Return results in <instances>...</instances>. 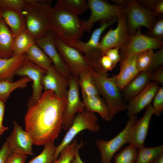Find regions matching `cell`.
<instances>
[{"mask_svg":"<svg viewBox=\"0 0 163 163\" xmlns=\"http://www.w3.org/2000/svg\"><path fill=\"white\" fill-rule=\"evenodd\" d=\"M154 114L159 117L163 110V86L159 87L153 100Z\"/></svg>","mask_w":163,"mask_h":163,"instance_id":"38","label":"cell"},{"mask_svg":"<svg viewBox=\"0 0 163 163\" xmlns=\"http://www.w3.org/2000/svg\"><path fill=\"white\" fill-rule=\"evenodd\" d=\"M119 50L117 48H111L106 50L104 54L108 56L114 63L116 65L122 59L119 52Z\"/></svg>","mask_w":163,"mask_h":163,"instance_id":"41","label":"cell"},{"mask_svg":"<svg viewBox=\"0 0 163 163\" xmlns=\"http://www.w3.org/2000/svg\"><path fill=\"white\" fill-rule=\"evenodd\" d=\"M129 0H112V2L114 5L121 6H126Z\"/></svg>","mask_w":163,"mask_h":163,"instance_id":"49","label":"cell"},{"mask_svg":"<svg viewBox=\"0 0 163 163\" xmlns=\"http://www.w3.org/2000/svg\"><path fill=\"white\" fill-rule=\"evenodd\" d=\"M153 50H147L136 55V63L139 72L147 71L149 68L153 58Z\"/></svg>","mask_w":163,"mask_h":163,"instance_id":"34","label":"cell"},{"mask_svg":"<svg viewBox=\"0 0 163 163\" xmlns=\"http://www.w3.org/2000/svg\"><path fill=\"white\" fill-rule=\"evenodd\" d=\"M120 70L115 76L117 85L120 90H123L139 72L136 63V55L122 59Z\"/></svg>","mask_w":163,"mask_h":163,"instance_id":"20","label":"cell"},{"mask_svg":"<svg viewBox=\"0 0 163 163\" xmlns=\"http://www.w3.org/2000/svg\"><path fill=\"white\" fill-rule=\"evenodd\" d=\"M86 70L78 75L79 86L81 89L82 96L99 95V94L92 78L91 71Z\"/></svg>","mask_w":163,"mask_h":163,"instance_id":"29","label":"cell"},{"mask_svg":"<svg viewBox=\"0 0 163 163\" xmlns=\"http://www.w3.org/2000/svg\"><path fill=\"white\" fill-rule=\"evenodd\" d=\"M100 128L98 118L94 113L84 110L83 112L78 113L62 141L56 147L53 162L58 158L62 149L70 144L79 133L88 130L92 133H96Z\"/></svg>","mask_w":163,"mask_h":163,"instance_id":"5","label":"cell"},{"mask_svg":"<svg viewBox=\"0 0 163 163\" xmlns=\"http://www.w3.org/2000/svg\"><path fill=\"white\" fill-rule=\"evenodd\" d=\"M153 12L159 16H162V14H163V0H156Z\"/></svg>","mask_w":163,"mask_h":163,"instance_id":"48","label":"cell"},{"mask_svg":"<svg viewBox=\"0 0 163 163\" xmlns=\"http://www.w3.org/2000/svg\"><path fill=\"white\" fill-rule=\"evenodd\" d=\"M123 13L130 34H134L141 26L149 30L156 18L161 16L145 8L135 0H129Z\"/></svg>","mask_w":163,"mask_h":163,"instance_id":"9","label":"cell"},{"mask_svg":"<svg viewBox=\"0 0 163 163\" xmlns=\"http://www.w3.org/2000/svg\"><path fill=\"white\" fill-rule=\"evenodd\" d=\"M35 43L46 53L57 71L68 78L71 74L57 49L53 32L49 30L46 35L35 41Z\"/></svg>","mask_w":163,"mask_h":163,"instance_id":"16","label":"cell"},{"mask_svg":"<svg viewBox=\"0 0 163 163\" xmlns=\"http://www.w3.org/2000/svg\"><path fill=\"white\" fill-rule=\"evenodd\" d=\"M87 1L91 14L89 19L84 22L85 31L89 33L95 22L102 24L117 19L118 16L123 12L125 7L111 4L102 0H88Z\"/></svg>","mask_w":163,"mask_h":163,"instance_id":"7","label":"cell"},{"mask_svg":"<svg viewBox=\"0 0 163 163\" xmlns=\"http://www.w3.org/2000/svg\"><path fill=\"white\" fill-rule=\"evenodd\" d=\"M25 54L27 59L46 71L53 64L45 52L35 43Z\"/></svg>","mask_w":163,"mask_h":163,"instance_id":"26","label":"cell"},{"mask_svg":"<svg viewBox=\"0 0 163 163\" xmlns=\"http://www.w3.org/2000/svg\"><path fill=\"white\" fill-rule=\"evenodd\" d=\"M91 74L99 94L102 96L107 105L110 121H111L116 115L126 110L127 107L117 85L115 76L109 77L107 72L93 71H91Z\"/></svg>","mask_w":163,"mask_h":163,"instance_id":"4","label":"cell"},{"mask_svg":"<svg viewBox=\"0 0 163 163\" xmlns=\"http://www.w3.org/2000/svg\"><path fill=\"white\" fill-rule=\"evenodd\" d=\"M15 37L0 15V58L14 56L12 47Z\"/></svg>","mask_w":163,"mask_h":163,"instance_id":"24","label":"cell"},{"mask_svg":"<svg viewBox=\"0 0 163 163\" xmlns=\"http://www.w3.org/2000/svg\"><path fill=\"white\" fill-rule=\"evenodd\" d=\"M27 158L26 155L12 153L4 163H24Z\"/></svg>","mask_w":163,"mask_h":163,"instance_id":"43","label":"cell"},{"mask_svg":"<svg viewBox=\"0 0 163 163\" xmlns=\"http://www.w3.org/2000/svg\"><path fill=\"white\" fill-rule=\"evenodd\" d=\"M117 21L116 27L110 29L100 41V48L104 54L106 50L111 48H117L120 50L128 43L130 34L123 12L118 16Z\"/></svg>","mask_w":163,"mask_h":163,"instance_id":"12","label":"cell"},{"mask_svg":"<svg viewBox=\"0 0 163 163\" xmlns=\"http://www.w3.org/2000/svg\"><path fill=\"white\" fill-rule=\"evenodd\" d=\"M13 128L11 134L6 139L12 153L33 155L32 140L25 130L16 121L13 122Z\"/></svg>","mask_w":163,"mask_h":163,"instance_id":"15","label":"cell"},{"mask_svg":"<svg viewBox=\"0 0 163 163\" xmlns=\"http://www.w3.org/2000/svg\"><path fill=\"white\" fill-rule=\"evenodd\" d=\"M56 3L77 16L84 13L88 8V1L86 0H59Z\"/></svg>","mask_w":163,"mask_h":163,"instance_id":"31","label":"cell"},{"mask_svg":"<svg viewBox=\"0 0 163 163\" xmlns=\"http://www.w3.org/2000/svg\"><path fill=\"white\" fill-rule=\"evenodd\" d=\"M154 110L150 104L145 108L143 116L137 120L131 126L129 133L128 142L138 149L144 146L145 140L148 134L150 122Z\"/></svg>","mask_w":163,"mask_h":163,"instance_id":"17","label":"cell"},{"mask_svg":"<svg viewBox=\"0 0 163 163\" xmlns=\"http://www.w3.org/2000/svg\"><path fill=\"white\" fill-rule=\"evenodd\" d=\"M46 71L34 64L26 58L17 71L16 75L27 76L33 82L32 95L27 103L28 107L35 104L41 97L43 89L42 79Z\"/></svg>","mask_w":163,"mask_h":163,"instance_id":"13","label":"cell"},{"mask_svg":"<svg viewBox=\"0 0 163 163\" xmlns=\"http://www.w3.org/2000/svg\"><path fill=\"white\" fill-rule=\"evenodd\" d=\"M5 103L0 99V138L3 133L8 129L2 124L5 111Z\"/></svg>","mask_w":163,"mask_h":163,"instance_id":"45","label":"cell"},{"mask_svg":"<svg viewBox=\"0 0 163 163\" xmlns=\"http://www.w3.org/2000/svg\"><path fill=\"white\" fill-rule=\"evenodd\" d=\"M54 35L57 49L71 74L78 76L83 71H93L90 62L81 52L66 44Z\"/></svg>","mask_w":163,"mask_h":163,"instance_id":"8","label":"cell"},{"mask_svg":"<svg viewBox=\"0 0 163 163\" xmlns=\"http://www.w3.org/2000/svg\"><path fill=\"white\" fill-rule=\"evenodd\" d=\"M100 63L101 67L106 72L113 69L116 65L114 63L108 56L104 54L101 56Z\"/></svg>","mask_w":163,"mask_h":163,"instance_id":"42","label":"cell"},{"mask_svg":"<svg viewBox=\"0 0 163 163\" xmlns=\"http://www.w3.org/2000/svg\"><path fill=\"white\" fill-rule=\"evenodd\" d=\"M163 46L162 40L142 34L139 28L134 34H130L128 43L125 47L120 50V54L123 59L147 50L160 49Z\"/></svg>","mask_w":163,"mask_h":163,"instance_id":"14","label":"cell"},{"mask_svg":"<svg viewBox=\"0 0 163 163\" xmlns=\"http://www.w3.org/2000/svg\"><path fill=\"white\" fill-rule=\"evenodd\" d=\"M138 149L137 157L135 163H151L163 152V145L150 147L144 146Z\"/></svg>","mask_w":163,"mask_h":163,"instance_id":"30","label":"cell"},{"mask_svg":"<svg viewBox=\"0 0 163 163\" xmlns=\"http://www.w3.org/2000/svg\"><path fill=\"white\" fill-rule=\"evenodd\" d=\"M84 145V143L82 140L79 143L76 149L74 156L70 163H84L81 158L79 150Z\"/></svg>","mask_w":163,"mask_h":163,"instance_id":"47","label":"cell"},{"mask_svg":"<svg viewBox=\"0 0 163 163\" xmlns=\"http://www.w3.org/2000/svg\"><path fill=\"white\" fill-rule=\"evenodd\" d=\"M67 102L66 97H59L52 90L45 91L37 102L28 107L25 130L34 144L44 145L58 137Z\"/></svg>","mask_w":163,"mask_h":163,"instance_id":"1","label":"cell"},{"mask_svg":"<svg viewBox=\"0 0 163 163\" xmlns=\"http://www.w3.org/2000/svg\"><path fill=\"white\" fill-rule=\"evenodd\" d=\"M27 0H0V8L22 12Z\"/></svg>","mask_w":163,"mask_h":163,"instance_id":"37","label":"cell"},{"mask_svg":"<svg viewBox=\"0 0 163 163\" xmlns=\"http://www.w3.org/2000/svg\"><path fill=\"white\" fill-rule=\"evenodd\" d=\"M56 148L54 142L46 144L42 152L27 163H53Z\"/></svg>","mask_w":163,"mask_h":163,"instance_id":"33","label":"cell"},{"mask_svg":"<svg viewBox=\"0 0 163 163\" xmlns=\"http://www.w3.org/2000/svg\"><path fill=\"white\" fill-rule=\"evenodd\" d=\"M158 85L150 82L140 92L129 101L126 114L131 118L150 104L159 88Z\"/></svg>","mask_w":163,"mask_h":163,"instance_id":"18","label":"cell"},{"mask_svg":"<svg viewBox=\"0 0 163 163\" xmlns=\"http://www.w3.org/2000/svg\"><path fill=\"white\" fill-rule=\"evenodd\" d=\"M78 144L76 139H75L62 149L58 158L53 163H70Z\"/></svg>","mask_w":163,"mask_h":163,"instance_id":"35","label":"cell"},{"mask_svg":"<svg viewBox=\"0 0 163 163\" xmlns=\"http://www.w3.org/2000/svg\"><path fill=\"white\" fill-rule=\"evenodd\" d=\"M163 64V47L154 53L151 65L147 72L151 73Z\"/></svg>","mask_w":163,"mask_h":163,"instance_id":"39","label":"cell"},{"mask_svg":"<svg viewBox=\"0 0 163 163\" xmlns=\"http://www.w3.org/2000/svg\"><path fill=\"white\" fill-rule=\"evenodd\" d=\"M150 74L139 72L123 89L125 99L129 101L142 91L150 82Z\"/></svg>","mask_w":163,"mask_h":163,"instance_id":"22","label":"cell"},{"mask_svg":"<svg viewBox=\"0 0 163 163\" xmlns=\"http://www.w3.org/2000/svg\"><path fill=\"white\" fill-rule=\"evenodd\" d=\"M48 27L49 30L69 45L80 40L85 31L84 22L57 3L50 10Z\"/></svg>","mask_w":163,"mask_h":163,"instance_id":"2","label":"cell"},{"mask_svg":"<svg viewBox=\"0 0 163 163\" xmlns=\"http://www.w3.org/2000/svg\"><path fill=\"white\" fill-rule=\"evenodd\" d=\"M51 5L50 1L27 0L23 9L26 28L35 41L44 36L49 30L48 18L52 7Z\"/></svg>","mask_w":163,"mask_h":163,"instance_id":"3","label":"cell"},{"mask_svg":"<svg viewBox=\"0 0 163 163\" xmlns=\"http://www.w3.org/2000/svg\"><path fill=\"white\" fill-rule=\"evenodd\" d=\"M151 163H163V152L157 156Z\"/></svg>","mask_w":163,"mask_h":163,"instance_id":"50","label":"cell"},{"mask_svg":"<svg viewBox=\"0 0 163 163\" xmlns=\"http://www.w3.org/2000/svg\"><path fill=\"white\" fill-rule=\"evenodd\" d=\"M157 0H137V2L146 9L153 12Z\"/></svg>","mask_w":163,"mask_h":163,"instance_id":"46","label":"cell"},{"mask_svg":"<svg viewBox=\"0 0 163 163\" xmlns=\"http://www.w3.org/2000/svg\"><path fill=\"white\" fill-rule=\"evenodd\" d=\"M35 43V40L26 28L15 36L12 50L14 56L25 53Z\"/></svg>","mask_w":163,"mask_h":163,"instance_id":"27","label":"cell"},{"mask_svg":"<svg viewBox=\"0 0 163 163\" xmlns=\"http://www.w3.org/2000/svg\"><path fill=\"white\" fill-rule=\"evenodd\" d=\"M68 79L67 102L63 113L62 125V128L65 130L70 128L76 114L85 110L83 103L80 97L78 76L71 74Z\"/></svg>","mask_w":163,"mask_h":163,"instance_id":"10","label":"cell"},{"mask_svg":"<svg viewBox=\"0 0 163 163\" xmlns=\"http://www.w3.org/2000/svg\"><path fill=\"white\" fill-rule=\"evenodd\" d=\"M11 153L8 144L5 141L0 149V163H4L7 158Z\"/></svg>","mask_w":163,"mask_h":163,"instance_id":"44","label":"cell"},{"mask_svg":"<svg viewBox=\"0 0 163 163\" xmlns=\"http://www.w3.org/2000/svg\"><path fill=\"white\" fill-rule=\"evenodd\" d=\"M136 115L129 118L124 128L112 139L105 140L98 139L95 144L101 154L100 163H111L114 155L128 143L129 133L131 126L137 120Z\"/></svg>","mask_w":163,"mask_h":163,"instance_id":"11","label":"cell"},{"mask_svg":"<svg viewBox=\"0 0 163 163\" xmlns=\"http://www.w3.org/2000/svg\"><path fill=\"white\" fill-rule=\"evenodd\" d=\"M0 15L15 36L26 28L22 12L0 8Z\"/></svg>","mask_w":163,"mask_h":163,"instance_id":"23","label":"cell"},{"mask_svg":"<svg viewBox=\"0 0 163 163\" xmlns=\"http://www.w3.org/2000/svg\"><path fill=\"white\" fill-rule=\"evenodd\" d=\"M82 96L85 110L97 113L103 119L110 121L108 109L103 99L99 95Z\"/></svg>","mask_w":163,"mask_h":163,"instance_id":"25","label":"cell"},{"mask_svg":"<svg viewBox=\"0 0 163 163\" xmlns=\"http://www.w3.org/2000/svg\"><path fill=\"white\" fill-rule=\"evenodd\" d=\"M150 80L158 85H163V67L161 66L150 74Z\"/></svg>","mask_w":163,"mask_h":163,"instance_id":"40","label":"cell"},{"mask_svg":"<svg viewBox=\"0 0 163 163\" xmlns=\"http://www.w3.org/2000/svg\"><path fill=\"white\" fill-rule=\"evenodd\" d=\"M26 59L25 53L8 58H0V82H13L17 71Z\"/></svg>","mask_w":163,"mask_h":163,"instance_id":"21","label":"cell"},{"mask_svg":"<svg viewBox=\"0 0 163 163\" xmlns=\"http://www.w3.org/2000/svg\"><path fill=\"white\" fill-rule=\"evenodd\" d=\"M138 150L135 146L129 144L120 152L114 155L113 157V163H135L137 157Z\"/></svg>","mask_w":163,"mask_h":163,"instance_id":"32","label":"cell"},{"mask_svg":"<svg viewBox=\"0 0 163 163\" xmlns=\"http://www.w3.org/2000/svg\"><path fill=\"white\" fill-rule=\"evenodd\" d=\"M148 36L157 39L163 40V18L162 16L156 18L148 33Z\"/></svg>","mask_w":163,"mask_h":163,"instance_id":"36","label":"cell"},{"mask_svg":"<svg viewBox=\"0 0 163 163\" xmlns=\"http://www.w3.org/2000/svg\"><path fill=\"white\" fill-rule=\"evenodd\" d=\"M31 81L28 77L24 76L14 82L8 81L0 82V99L5 103L14 90L25 88L27 84Z\"/></svg>","mask_w":163,"mask_h":163,"instance_id":"28","label":"cell"},{"mask_svg":"<svg viewBox=\"0 0 163 163\" xmlns=\"http://www.w3.org/2000/svg\"><path fill=\"white\" fill-rule=\"evenodd\" d=\"M42 84L45 91L52 90L59 97H67L68 79L59 73L53 64L43 76Z\"/></svg>","mask_w":163,"mask_h":163,"instance_id":"19","label":"cell"},{"mask_svg":"<svg viewBox=\"0 0 163 163\" xmlns=\"http://www.w3.org/2000/svg\"><path fill=\"white\" fill-rule=\"evenodd\" d=\"M117 20V19H116L108 23L101 24L99 27L93 31L87 42H85L79 40L69 45L85 54L90 62L93 70L95 72H106L101 67L100 63V59L104 54L100 48V39L104 30Z\"/></svg>","mask_w":163,"mask_h":163,"instance_id":"6","label":"cell"}]
</instances>
